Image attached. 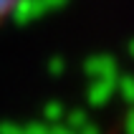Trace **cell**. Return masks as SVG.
<instances>
[{
    "label": "cell",
    "instance_id": "1",
    "mask_svg": "<svg viewBox=\"0 0 134 134\" xmlns=\"http://www.w3.org/2000/svg\"><path fill=\"white\" fill-rule=\"evenodd\" d=\"M18 5H20V0H0V20H5Z\"/></svg>",
    "mask_w": 134,
    "mask_h": 134
}]
</instances>
